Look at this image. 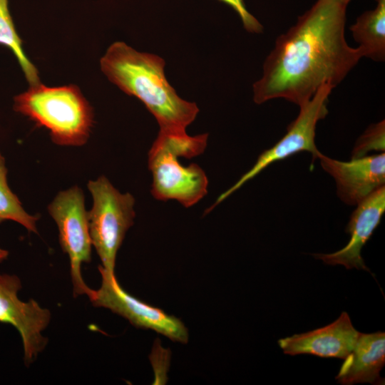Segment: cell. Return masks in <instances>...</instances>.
<instances>
[{"label": "cell", "instance_id": "6da1fadb", "mask_svg": "<svg viewBox=\"0 0 385 385\" xmlns=\"http://www.w3.org/2000/svg\"><path fill=\"white\" fill-rule=\"evenodd\" d=\"M351 0H317L286 33L278 36L253 84L257 104L284 98L299 106L323 84L335 88L363 57L344 36Z\"/></svg>", "mask_w": 385, "mask_h": 385}, {"label": "cell", "instance_id": "7a4b0ae2", "mask_svg": "<svg viewBox=\"0 0 385 385\" xmlns=\"http://www.w3.org/2000/svg\"><path fill=\"white\" fill-rule=\"evenodd\" d=\"M101 69L113 83L139 99L155 118L160 130L186 131L199 108L181 98L167 81L165 61L115 42L100 61Z\"/></svg>", "mask_w": 385, "mask_h": 385}, {"label": "cell", "instance_id": "3957f363", "mask_svg": "<svg viewBox=\"0 0 385 385\" xmlns=\"http://www.w3.org/2000/svg\"><path fill=\"white\" fill-rule=\"evenodd\" d=\"M207 133L190 136L186 131L160 130L148 152L152 173V195L158 200H175L185 207L199 202L207 192L208 180L197 164L183 166L178 157L192 158L207 146Z\"/></svg>", "mask_w": 385, "mask_h": 385}, {"label": "cell", "instance_id": "277c9868", "mask_svg": "<svg viewBox=\"0 0 385 385\" xmlns=\"http://www.w3.org/2000/svg\"><path fill=\"white\" fill-rule=\"evenodd\" d=\"M14 110L50 131L60 145L85 144L93 124V112L78 87L30 86L14 98Z\"/></svg>", "mask_w": 385, "mask_h": 385}, {"label": "cell", "instance_id": "5b68a950", "mask_svg": "<svg viewBox=\"0 0 385 385\" xmlns=\"http://www.w3.org/2000/svg\"><path fill=\"white\" fill-rule=\"evenodd\" d=\"M93 205L88 212L92 245L101 261V267L115 273L117 252L135 216V198L121 193L102 175L88 183Z\"/></svg>", "mask_w": 385, "mask_h": 385}, {"label": "cell", "instance_id": "8992f818", "mask_svg": "<svg viewBox=\"0 0 385 385\" xmlns=\"http://www.w3.org/2000/svg\"><path fill=\"white\" fill-rule=\"evenodd\" d=\"M333 88L330 84H323L309 100L300 105L299 115L288 125L285 135L272 147L262 152L254 165L232 187L222 192L211 208L273 163L303 151L310 153L313 160L318 158L320 152L315 144L316 126L318 121L324 118L328 113V98Z\"/></svg>", "mask_w": 385, "mask_h": 385}, {"label": "cell", "instance_id": "52a82bcc", "mask_svg": "<svg viewBox=\"0 0 385 385\" xmlns=\"http://www.w3.org/2000/svg\"><path fill=\"white\" fill-rule=\"evenodd\" d=\"M48 211L57 225L60 245L69 258L73 294L87 295L91 288L83 280L81 266L91 261L92 242L83 192L78 186L59 192Z\"/></svg>", "mask_w": 385, "mask_h": 385}, {"label": "cell", "instance_id": "ba28073f", "mask_svg": "<svg viewBox=\"0 0 385 385\" xmlns=\"http://www.w3.org/2000/svg\"><path fill=\"white\" fill-rule=\"evenodd\" d=\"M98 270L101 287L91 289L86 295L94 307L110 309L135 327L152 329L175 342H188V331L180 319L128 294L120 285L115 273L108 272L101 266Z\"/></svg>", "mask_w": 385, "mask_h": 385}, {"label": "cell", "instance_id": "9c48e42d", "mask_svg": "<svg viewBox=\"0 0 385 385\" xmlns=\"http://www.w3.org/2000/svg\"><path fill=\"white\" fill-rule=\"evenodd\" d=\"M21 282L15 274L0 273V322L13 326L19 333L24 359L29 366L44 349L48 339L42 332L51 321V312L34 299L21 301L18 292Z\"/></svg>", "mask_w": 385, "mask_h": 385}, {"label": "cell", "instance_id": "30bf717a", "mask_svg": "<svg viewBox=\"0 0 385 385\" xmlns=\"http://www.w3.org/2000/svg\"><path fill=\"white\" fill-rule=\"evenodd\" d=\"M322 168L335 180L338 197L346 204L357 205L384 185L385 154H374L349 161L318 156Z\"/></svg>", "mask_w": 385, "mask_h": 385}, {"label": "cell", "instance_id": "8fae6325", "mask_svg": "<svg viewBox=\"0 0 385 385\" xmlns=\"http://www.w3.org/2000/svg\"><path fill=\"white\" fill-rule=\"evenodd\" d=\"M385 212V188H378L357 204L346 231L349 242L341 250L329 254H314V257L330 265H341L346 269L356 268L369 272L361 255L363 246L369 240Z\"/></svg>", "mask_w": 385, "mask_h": 385}, {"label": "cell", "instance_id": "7c38bea8", "mask_svg": "<svg viewBox=\"0 0 385 385\" xmlns=\"http://www.w3.org/2000/svg\"><path fill=\"white\" fill-rule=\"evenodd\" d=\"M359 333L354 327L349 314L343 312L334 322L280 339L278 344L286 354H312L344 359L352 351Z\"/></svg>", "mask_w": 385, "mask_h": 385}, {"label": "cell", "instance_id": "4fadbf2b", "mask_svg": "<svg viewBox=\"0 0 385 385\" xmlns=\"http://www.w3.org/2000/svg\"><path fill=\"white\" fill-rule=\"evenodd\" d=\"M385 364V333H359L350 354L344 359L336 379L344 385L381 384L380 371Z\"/></svg>", "mask_w": 385, "mask_h": 385}, {"label": "cell", "instance_id": "5bb4252c", "mask_svg": "<svg viewBox=\"0 0 385 385\" xmlns=\"http://www.w3.org/2000/svg\"><path fill=\"white\" fill-rule=\"evenodd\" d=\"M362 13L351 26L354 39L359 44L363 57L375 61L385 60V0Z\"/></svg>", "mask_w": 385, "mask_h": 385}, {"label": "cell", "instance_id": "9a60e30c", "mask_svg": "<svg viewBox=\"0 0 385 385\" xmlns=\"http://www.w3.org/2000/svg\"><path fill=\"white\" fill-rule=\"evenodd\" d=\"M6 175L5 159L0 153V223L6 220L15 221L29 232L37 233L38 217L26 212L18 197L11 190Z\"/></svg>", "mask_w": 385, "mask_h": 385}, {"label": "cell", "instance_id": "2e32d148", "mask_svg": "<svg viewBox=\"0 0 385 385\" xmlns=\"http://www.w3.org/2000/svg\"><path fill=\"white\" fill-rule=\"evenodd\" d=\"M0 43L9 48L16 56L30 86L39 83L38 71L23 51L21 40L9 12L8 0H0Z\"/></svg>", "mask_w": 385, "mask_h": 385}, {"label": "cell", "instance_id": "e0dca14e", "mask_svg": "<svg viewBox=\"0 0 385 385\" xmlns=\"http://www.w3.org/2000/svg\"><path fill=\"white\" fill-rule=\"evenodd\" d=\"M385 120L371 124L356 140L351 153V158L367 155L371 151L384 152Z\"/></svg>", "mask_w": 385, "mask_h": 385}, {"label": "cell", "instance_id": "ac0fdd59", "mask_svg": "<svg viewBox=\"0 0 385 385\" xmlns=\"http://www.w3.org/2000/svg\"><path fill=\"white\" fill-rule=\"evenodd\" d=\"M230 6L238 14L245 30L250 33L260 34L263 31L262 25L247 9L243 0H219Z\"/></svg>", "mask_w": 385, "mask_h": 385}, {"label": "cell", "instance_id": "d6986e66", "mask_svg": "<svg viewBox=\"0 0 385 385\" xmlns=\"http://www.w3.org/2000/svg\"><path fill=\"white\" fill-rule=\"evenodd\" d=\"M9 252L6 250L0 248V263L7 258Z\"/></svg>", "mask_w": 385, "mask_h": 385}]
</instances>
